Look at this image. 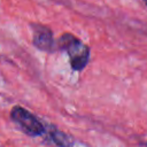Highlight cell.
Instances as JSON below:
<instances>
[{
	"mask_svg": "<svg viewBox=\"0 0 147 147\" xmlns=\"http://www.w3.org/2000/svg\"><path fill=\"white\" fill-rule=\"evenodd\" d=\"M31 28L33 46L42 52H53L55 49V40L51 28L40 23H32Z\"/></svg>",
	"mask_w": 147,
	"mask_h": 147,
	"instance_id": "obj_3",
	"label": "cell"
},
{
	"mask_svg": "<svg viewBox=\"0 0 147 147\" xmlns=\"http://www.w3.org/2000/svg\"><path fill=\"white\" fill-rule=\"evenodd\" d=\"M56 45L59 49L67 52L69 56L70 67L72 70L80 71L88 63L91 56V49L75 34L70 32L62 33L57 39Z\"/></svg>",
	"mask_w": 147,
	"mask_h": 147,
	"instance_id": "obj_1",
	"label": "cell"
},
{
	"mask_svg": "<svg viewBox=\"0 0 147 147\" xmlns=\"http://www.w3.org/2000/svg\"><path fill=\"white\" fill-rule=\"evenodd\" d=\"M48 133H49L51 140L57 147H71V145H72L71 137H69L64 132H62V131H60V130H57L55 127H52L48 131Z\"/></svg>",
	"mask_w": 147,
	"mask_h": 147,
	"instance_id": "obj_4",
	"label": "cell"
},
{
	"mask_svg": "<svg viewBox=\"0 0 147 147\" xmlns=\"http://www.w3.org/2000/svg\"><path fill=\"white\" fill-rule=\"evenodd\" d=\"M10 118L17 123L26 134L31 137H39L46 132L45 125L24 107H13L10 110Z\"/></svg>",
	"mask_w": 147,
	"mask_h": 147,
	"instance_id": "obj_2",
	"label": "cell"
},
{
	"mask_svg": "<svg viewBox=\"0 0 147 147\" xmlns=\"http://www.w3.org/2000/svg\"><path fill=\"white\" fill-rule=\"evenodd\" d=\"M139 147H147V141H145V142H140V144H139Z\"/></svg>",
	"mask_w": 147,
	"mask_h": 147,
	"instance_id": "obj_5",
	"label": "cell"
},
{
	"mask_svg": "<svg viewBox=\"0 0 147 147\" xmlns=\"http://www.w3.org/2000/svg\"><path fill=\"white\" fill-rule=\"evenodd\" d=\"M142 1H144V3H145V5L147 6V0H142Z\"/></svg>",
	"mask_w": 147,
	"mask_h": 147,
	"instance_id": "obj_6",
	"label": "cell"
}]
</instances>
